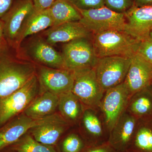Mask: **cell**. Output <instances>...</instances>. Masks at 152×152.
Returning a JSON list of instances; mask_svg holds the SVG:
<instances>
[{
    "label": "cell",
    "instance_id": "cell-39",
    "mask_svg": "<svg viewBox=\"0 0 152 152\" xmlns=\"http://www.w3.org/2000/svg\"><path fill=\"white\" fill-rule=\"evenodd\" d=\"M128 152V151H126V152Z\"/></svg>",
    "mask_w": 152,
    "mask_h": 152
},
{
    "label": "cell",
    "instance_id": "cell-23",
    "mask_svg": "<svg viewBox=\"0 0 152 152\" xmlns=\"http://www.w3.org/2000/svg\"><path fill=\"white\" fill-rule=\"evenodd\" d=\"M54 26L69 22L79 21L81 15L69 0H56L48 9Z\"/></svg>",
    "mask_w": 152,
    "mask_h": 152
},
{
    "label": "cell",
    "instance_id": "cell-33",
    "mask_svg": "<svg viewBox=\"0 0 152 152\" xmlns=\"http://www.w3.org/2000/svg\"><path fill=\"white\" fill-rule=\"evenodd\" d=\"M0 43L7 44L4 35V23L1 19H0Z\"/></svg>",
    "mask_w": 152,
    "mask_h": 152
},
{
    "label": "cell",
    "instance_id": "cell-21",
    "mask_svg": "<svg viewBox=\"0 0 152 152\" xmlns=\"http://www.w3.org/2000/svg\"><path fill=\"white\" fill-rule=\"evenodd\" d=\"M58 102V95L47 91H43L34 99L23 113L34 119L42 118L54 114Z\"/></svg>",
    "mask_w": 152,
    "mask_h": 152
},
{
    "label": "cell",
    "instance_id": "cell-2",
    "mask_svg": "<svg viewBox=\"0 0 152 152\" xmlns=\"http://www.w3.org/2000/svg\"><path fill=\"white\" fill-rule=\"evenodd\" d=\"M140 41L124 31H105L94 34L92 43L96 56H118L131 58L137 53Z\"/></svg>",
    "mask_w": 152,
    "mask_h": 152
},
{
    "label": "cell",
    "instance_id": "cell-22",
    "mask_svg": "<svg viewBox=\"0 0 152 152\" xmlns=\"http://www.w3.org/2000/svg\"><path fill=\"white\" fill-rule=\"evenodd\" d=\"M58 108L61 115L71 126L79 124L85 107L78 98L71 91L59 96Z\"/></svg>",
    "mask_w": 152,
    "mask_h": 152
},
{
    "label": "cell",
    "instance_id": "cell-9",
    "mask_svg": "<svg viewBox=\"0 0 152 152\" xmlns=\"http://www.w3.org/2000/svg\"><path fill=\"white\" fill-rule=\"evenodd\" d=\"M81 134L87 148L96 146L107 142L109 134L99 108L85 107L80 122Z\"/></svg>",
    "mask_w": 152,
    "mask_h": 152
},
{
    "label": "cell",
    "instance_id": "cell-36",
    "mask_svg": "<svg viewBox=\"0 0 152 152\" xmlns=\"http://www.w3.org/2000/svg\"><path fill=\"white\" fill-rule=\"evenodd\" d=\"M0 152H16L14 151H12L9 149L8 148H5L2 151H1Z\"/></svg>",
    "mask_w": 152,
    "mask_h": 152
},
{
    "label": "cell",
    "instance_id": "cell-31",
    "mask_svg": "<svg viewBox=\"0 0 152 152\" xmlns=\"http://www.w3.org/2000/svg\"><path fill=\"white\" fill-rule=\"evenodd\" d=\"M56 0H32L34 9L36 10H47L50 7Z\"/></svg>",
    "mask_w": 152,
    "mask_h": 152
},
{
    "label": "cell",
    "instance_id": "cell-25",
    "mask_svg": "<svg viewBox=\"0 0 152 152\" xmlns=\"http://www.w3.org/2000/svg\"><path fill=\"white\" fill-rule=\"evenodd\" d=\"M6 148L16 152H58L56 146L38 142L27 133Z\"/></svg>",
    "mask_w": 152,
    "mask_h": 152
},
{
    "label": "cell",
    "instance_id": "cell-5",
    "mask_svg": "<svg viewBox=\"0 0 152 152\" xmlns=\"http://www.w3.org/2000/svg\"><path fill=\"white\" fill-rule=\"evenodd\" d=\"M74 73L72 92L85 107L99 108L105 91L98 82L95 67L80 70L74 72Z\"/></svg>",
    "mask_w": 152,
    "mask_h": 152
},
{
    "label": "cell",
    "instance_id": "cell-29",
    "mask_svg": "<svg viewBox=\"0 0 152 152\" xmlns=\"http://www.w3.org/2000/svg\"><path fill=\"white\" fill-rule=\"evenodd\" d=\"M137 53L152 65V41L148 39L140 42Z\"/></svg>",
    "mask_w": 152,
    "mask_h": 152
},
{
    "label": "cell",
    "instance_id": "cell-8",
    "mask_svg": "<svg viewBox=\"0 0 152 152\" xmlns=\"http://www.w3.org/2000/svg\"><path fill=\"white\" fill-rule=\"evenodd\" d=\"M130 97L124 82L105 92L99 109L109 134L126 111Z\"/></svg>",
    "mask_w": 152,
    "mask_h": 152
},
{
    "label": "cell",
    "instance_id": "cell-19",
    "mask_svg": "<svg viewBox=\"0 0 152 152\" xmlns=\"http://www.w3.org/2000/svg\"><path fill=\"white\" fill-rule=\"evenodd\" d=\"M53 25V19L48 9L37 11L34 9L23 24L14 49L18 50L22 42L27 37L51 27Z\"/></svg>",
    "mask_w": 152,
    "mask_h": 152
},
{
    "label": "cell",
    "instance_id": "cell-15",
    "mask_svg": "<svg viewBox=\"0 0 152 152\" xmlns=\"http://www.w3.org/2000/svg\"><path fill=\"white\" fill-rule=\"evenodd\" d=\"M26 51L36 64L53 69H66L62 54L57 51L43 38L38 37L32 40Z\"/></svg>",
    "mask_w": 152,
    "mask_h": 152
},
{
    "label": "cell",
    "instance_id": "cell-18",
    "mask_svg": "<svg viewBox=\"0 0 152 152\" xmlns=\"http://www.w3.org/2000/svg\"><path fill=\"white\" fill-rule=\"evenodd\" d=\"M92 33L79 21L69 22L50 27L43 33L47 42L53 46L80 38L91 39Z\"/></svg>",
    "mask_w": 152,
    "mask_h": 152
},
{
    "label": "cell",
    "instance_id": "cell-37",
    "mask_svg": "<svg viewBox=\"0 0 152 152\" xmlns=\"http://www.w3.org/2000/svg\"><path fill=\"white\" fill-rule=\"evenodd\" d=\"M148 39L152 41V31L150 33Z\"/></svg>",
    "mask_w": 152,
    "mask_h": 152
},
{
    "label": "cell",
    "instance_id": "cell-1",
    "mask_svg": "<svg viewBox=\"0 0 152 152\" xmlns=\"http://www.w3.org/2000/svg\"><path fill=\"white\" fill-rule=\"evenodd\" d=\"M36 74L34 63L18 59L9 53L0 56V98L20 88Z\"/></svg>",
    "mask_w": 152,
    "mask_h": 152
},
{
    "label": "cell",
    "instance_id": "cell-35",
    "mask_svg": "<svg viewBox=\"0 0 152 152\" xmlns=\"http://www.w3.org/2000/svg\"><path fill=\"white\" fill-rule=\"evenodd\" d=\"M9 47L8 44L0 43V56L9 53Z\"/></svg>",
    "mask_w": 152,
    "mask_h": 152
},
{
    "label": "cell",
    "instance_id": "cell-38",
    "mask_svg": "<svg viewBox=\"0 0 152 152\" xmlns=\"http://www.w3.org/2000/svg\"><path fill=\"white\" fill-rule=\"evenodd\" d=\"M151 126L152 127V120L151 121Z\"/></svg>",
    "mask_w": 152,
    "mask_h": 152
},
{
    "label": "cell",
    "instance_id": "cell-32",
    "mask_svg": "<svg viewBox=\"0 0 152 152\" xmlns=\"http://www.w3.org/2000/svg\"><path fill=\"white\" fill-rule=\"evenodd\" d=\"M15 0H0V19L6 15Z\"/></svg>",
    "mask_w": 152,
    "mask_h": 152
},
{
    "label": "cell",
    "instance_id": "cell-34",
    "mask_svg": "<svg viewBox=\"0 0 152 152\" xmlns=\"http://www.w3.org/2000/svg\"><path fill=\"white\" fill-rule=\"evenodd\" d=\"M136 6L142 7V6L152 5V0H135Z\"/></svg>",
    "mask_w": 152,
    "mask_h": 152
},
{
    "label": "cell",
    "instance_id": "cell-10",
    "mask_svg": "<svg viewBox=\"0 0 152 152\" xmlns=\"http://www.w3.org/2000/svg\"><path fill=\"white\" fill-rule=\"evenodd\" d=\"M40 88L59 96L72 91L73 87L74 73L66 69H56L36 64Z\"/></svg>",
    "mask_w": 152,
    "mask_h": 152
},
{
    "label": "cell",
    "instance_id": "cell-13",
    "mask_svg": "<svg viewBox=\"0 0 152 152\" xmlns=\"http://www.w3.org/2000/svg\"><path fill=\"white\" fill-rule=\"evenodd\" d=\"M124 13L125 32L140 42L148 39L152 31V5L133 6Z\"/></svg>",
    "mask_w": 152,
    "mask_h": 152
},
{
    "label": "cell",
    "instance_id": "cell-7",
    "mask_svg": "<svg viewBox=\"0 0 152 152\" xmlns=\"http://www.w3.org/2000/svg\"><path fill=\"white\" fill-rule=\"evenodd\" d=\"M130 63L131 58L118 56L98 58L95 71L98 82L105 91L124 82Z\"/></svg>",
    "mask_w": 152,
    "mask_h": 152
},
{
    "label": "cell",
    "instance_id": "cell-26",
    "mask_svg": "<svg viewBox=\"0 0 152 152\" xmlns=\"http://www.w3.org/2000/svg\"><path fill=\"white\" fill-rule=\"evenodd\" d=\"M56 147L58 152H82L87 148L79 132L68 133L62 137Z\"/></svg>",
    "mask_w": 152,
    "mask_h": 152
},
{
    "label": "cell",
    "instance_id": "cell-3",
    "mask_svg": "<svg viewBox=\"0 0 152 152\" xmlns=\"http://www.w3.org/2000/svg\"><path fill=\"white\" fill-rule=\"evenodd\" d=\"M40 89L37 74L12 94L0 98V128L21 113L38 96Z\"/></svg>",
    "mask_w": 152,
    "mask_h": 152
},
{
    "label": "cell",
    "instance_id": "cell-14",
    "mask_svg": "<svg viewBox=\"0 0 152 152\" xmlns=\"http://www.w3.org/2000/svg\"><path fill=\"white\" fill-rule=\"evenodd\" d=\"M124 83L130 96L151 86L152 65L138 53L131 58V63Z\"/></svg>",
    "mask_w": 152,
    "mask_h": 152
},
{
    "label": "cell",
    "instance_id": "cell-40",
    "mask_svg": "<svg viewBox=\"0 0 152 152\" xmlns=\"http://www.w3.org/2000/svg\"><path fill=\"white\" fill-rule=\"evenodd\" d=\"M151 86H152V84Z\"/></svg>",
    "mask_w": 152,
    "mask_h": 152
},
{
    "label": "cell",
    "instance_id": "cell-11",
    "mask_svg": "<svg viewBox=\"0 0 152 152\" xmlns=\"http://www.w3.org/2000/svg\"><path fill=\"white\" fill-rule=\"evenodd\" d=\"M34 9L32 0H15L8 12L1 18L4 23V35L9 46L15 44L25 20Z\"/></svg>",
    "mask_w": 152,
    "mask_h": 152
},
{
    "label": "cell",
    "instance_id": "cell-17",
    "mask_svg": "<svg viewBox=\"0 0 152 152\" xmlns=\"http://www.w3.org/2000/svg\"><path fill=\"white\" fill-rule=\"evenodd\" d=\"M70 126L60 114L54 113L50 119L33 128L29 132L38 142L56 146Z\"/></svg>",
    "mask_w": 152,
    "mask_h": 152
},
{
    "label": "cell",
    "instance_id": "cell-4",
    "mask_svg": "<svg viewBox=\"0 0 152 152\" xmlns=\"http://www.w3.org/2000/svg\"><path fill=\"white\" fill-rule=\"evenodd\" d=\"M77 9L81 15L79 22L93 35L110 30L125 31L126 21L124 13L117 12L105 6L90 10Z\"/></svg>",
    "mask_w": 152,
    "mask_h": 152
},
{
    "label": "cell",
    "instance_id": "cell-6",
    "mask_svg": "<svg viewBox=\"0 0 152 152\" xmlns=\"http://www.w3.org/2000/svg\"><path fill=\"white\" fill-rule=\"evenodd\" d=\"M62 55L66 69L76 71L94 68L98 58L96 56L92 39L80 38L66 43L63 47Z\"/></svg>",
    "mask_w": 152,
    "mask_h": 152
},
{
    "label": "cell",
    "instance_id": "cell-16",
    "mask_svg": "<svg viewBox=\"0 0 152 152\" xmlns=\"http://www.w3.org/2000/svg\"><path fill=\"white\" fill-rule=\"evenodd\" d=\"M138 121L126 110L109 134L108 142L115 149L125 152L132 142Z\"/></svg>",
    "mask_w": 152,
    "mask_h": 152
},
{
    "label": "cell",
    "instance_id": "cell-24",
    "mask_svg": "<svg viewBox=\"0 0 152 152\" xmlns=\"http://www.w3.org/2000/svg\"><path fill=\"white\" fill-rule=\"evenodd\" d=\"M126 151L152 152V127L151 121H138L132 142Z\"/></svg>",
    "mask_w": 152,
    "mask_h": 152
},
{
    "label": "cell",
    "instance_id": "cell-28",
    "mask_svg": "<svg viewBox=\"0 0 152 152\" xmlns=\"http://www.w3.org/2000/svg\"><path fill=\"white\" fill-rule=\"evenodd\" d=\"M107 7L117 12L124 13L131 7L130 0H104Z\"/></svg>",
    "mask_w": 152,
    "mask_h": 152
},
{
    "label": "cell",
    "instance_id": "cell-12",
    "mask_svg": "<svg viewBox=\"0 0 152 152\" xmlns=\"http://www.w3.org/2000/svg\"><path fill=\"white\" fill-rule=\"evenodd\" d=\"M53 115L34 119L23 112L14 117L0 128V151L18 140L33 128L50 119Z\"/></svg>",
    "mask_w": 152,
    "mask_h": 152
},
{
    "label": "cell",
    "instance_id": "cell-30",
    "mask_svg": "<svg viewBox=\"0 0 152 152\" xmlns=\"http://www.w3.org/2000/svg\"><path fill=\"white\" fill-rule=\"evenodd\" d=\"M82 152H120L112 146L108 142L96 146L87 148Z\"/></svg>",
    "mask_w": 152,
    "mask_h": 152
},
{
    "label": "cell",
    "instance_id": "cell-20",
    "mask_svg": "<svg viewBox=\"0 0 152 152\" xmlns=\"http://www.w3.org/2000/svg\"><path fill=\"white\" fill-rule=\"evenodd\" d=\"M126 110L138 121L152 120L151 85L131 96Z\"/></svg>",
    "mask_w": 152,
    "mask_h": 152
},
{
    "label": "cell",
    "instance_id": "cell-27",
    "mask_svg": "<svg viewBox=\"0 0 152 152\" xmlns=\"http://www.w3.org/2000/svg\"><path fill=\"white\" fill-rule=\"evenodd\" d=\"M77 8L90 10L104 7V0H69Z\"/></svg>",
    "mask_w": 152,
    "mask_h": 152
}]
</instances>
